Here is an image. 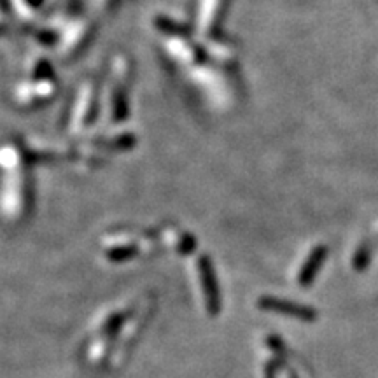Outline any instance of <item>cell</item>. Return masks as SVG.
Returning a JSON list of instances; mask_svg holds the SVG:
<instances>
[{
	"label": "cell",
	"mask_w": 378,
	"mask_h": 378,
	"mask_svg": "<svg viewBox=\"0 0 378 378\" xmlns=\"http://www.w3.org/2000/svg\"><path fill=\"white\" fill-rule=\"evenodd\" d=\"M265 305L266 307H270V310H277V312H282V314H291V315H296V317H301V319L310 317V312L305 310L303 307H296V305L284 303V301L266 300Z\"/></svg>",
	"instance_id": "obj_1"
}]
</instances>
